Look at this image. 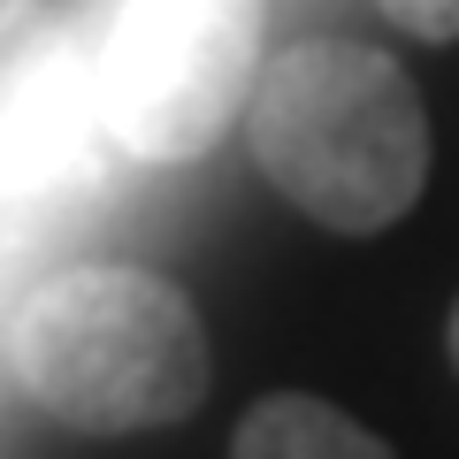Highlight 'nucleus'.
Here are the masks:
<instances>
[{"instance_id": "nucleus-1", "label": "nucleus", "mask_w": 459, "mask_h": 459, "mask_svg": "<svg viewBox=\"0 0 459 459\" xmlns=\"http://www.w3.org/2000/svg\"><path fill=\"white\" fill-rule=\"evenodd\" d=\"M261 177L337 238H376L429 184V115L413 77L360 39H299L253 84Z\"/></svg>"}, {"instance_id": "nucleus-2", "label": "nucleus", "mask_w": 459, "mask_h": 459, "mask_svg": "<svg viewBox=\"0 0 459 459\" xmlns=\"http://www.w3.org/2000/svg\"><path fill=\"white\" fill-rule=\"evenodd\" d=\"M8 368L39 413L84 437L184 421L214 383L192 299L115 261L31 283L8 322Z\"/></svg>"}, {"instance_id": "nucleus-3", "label": "nucleus", "mask_w": 459, "mask_h": 459, "mask_svg": "<svg viewBox=\"0 0 459 459\" xmlns=\"http://www.w3.org/2000/svg\"><path fill=\"white\" fill-rule=\"evenodd\" d=\"M100 115L131 161H199L261 84V0H115Z\"/></svg>"}, {"instance_id": "nucleus-4", "label": "nucleus", "mask_w": 459, "mask_h": 459, "mask_svg": "<svg viewBox=\"0 0 459 459\" xmlns=\"http://www.w3.org/2000/svg\"><path fill=\"white\" fill-rule=\"evenodd\" d=\"M100 62L77 31L23 23L0 39V199H62L100 177L108 153Z\"/></svg>"}, {"instance_id": "nucleus-5", "label": "nucleus", "mask_w": 459, "mask_h": 459, "mask_svg": "<svg viewBox=\"0 0 459 459\" xmlns=\"http://www.w3.org/2000/svg\"><path fill=\"white\" fill-rule=\"evenodd\" d=\"M230 459H398V452L376 429H360L352 413H337L329 398L283 391V398H261V406L238 421Z\"/></svg>"}, {"instance_id": "nucleus-6", "label": "nucleus", "mask_w": 459, "mask_h": 459, "mask_svg": "<svg viewBox=\"0 0 459 459\" xmlns=\"http://www.w3.org/2000/svg\"><path fill=\"white\" fill-rule=\"evenodd\" d=\"M383 16H391L398 31L429 39V47H452L459 39V0H383Z\"/></svg>"}, {"instance_id": "nucleus-7", "label": "nucleus", "mask_w": 459, "mask_h": 459, "mask_svg": "<svg viewBox=\"0 0 459 459\" xmlns=\"http://www.w3.org/2000/svg\"><path fill=\"white\" fill-rule=\"evenodd\" d=\"M31 16H39V0H0V39H16Z\"/></svg>"}, {"instance_id": "nucleus-8", "label": "nucleus", "mask_w": 459, "mask_h": 459, "mask_svg": "<svg viewBox=\"0 0 459 459\" xmlns=\"http://www.w3.org/2000/svg\"><path fill=\"white\" fill-rule=\"evenodd\" d=\"M444 344H452V368H459V307H452V329H444Z\"/></svg>"}]
</instances>
